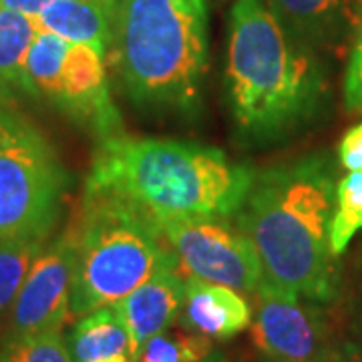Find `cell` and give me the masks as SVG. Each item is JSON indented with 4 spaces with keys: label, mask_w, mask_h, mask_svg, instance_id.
Here are the masks:
<instances>
[{
    "label": "cell",
    "mask_w": 362,
    "mask_h": 362,
    "mask_svg": "<svg viewBox=\"0 0 362 362\" xmlns=\"http://www.w3.org/2000/svg\"><path fill=\"white\" fill-rule=\"evenodd\" d=\"M107 362H135L131 356H119V358H113V361H107Z\"/></svg>",
    "instance_id": "28"
},
{
    "label": "cell",
    "mask_w": 362,
    "mask_h": 362,
    "mask_svg": "<svg viewBox=\"0 0 362 362\" xmlns=\"http://www.w3.org/2000/svg\"><path fill=\"white\" fill-rule=\"evenodd\" d=\"M39 33L35 18L11 8L0 11V90L11 97V89L28 93L26 54Z\"/></svg>",
    "instance_id": "16"
},
{
    "label": "cell",
    "mask_w": 362,
    "mask_h": 362,
    "mask_svg": "<svg viewBox=\"0 0 362 362\" xmlns=\"http://www.w3.org/2000/svg\"><path fill=\"white\" fill-rule=\"evenodd\" d=\"M8 99H11V97H8L4 90H0V105H6L8 103Z\"/></svg>",
    "instance_id": "27"
},
{
    "label": "cell",
    "mask_w": 362,
    "mask_h": 362,
    "mask_svg": "<svg viewBox=\"0 0 362 362\" xmlns=\"http://www.w3.org/2000/svg\"><path fill=\"white\" fill-rule=\"evenodd\" d=\"M362 230V173L350 171L338 181L334 214L330 221V250L334 256L344 254L352 238Z\"/></svg>",
    "instance_id": "19"
},
{
    "label": "cell",
    "mask_w": 362,
    "mask_h": 362,
    "mask_svg": "<svg viewBox=\"0 0 362 362\" xmlns=\"http://www.w3.org/2000/svg\"><path fill=\"white\" fill-rule=\"evenodd\" d=\"M340 163L349 171H358L362 173V123L350 127L338 147Z\"/></svg>",
    "instance_id": "23"
},
{
    "label": "cell",
    "mask_w": 362,
    "mask_h": 362,
    "mask_svg": "<svg viewBox=\"0 0 362 362\" xmlns=\"http://www.w3.org/2000/svg\"><path fill=\"white\" fill-rule=\"evenodd\" d=\"M40 30L52 33L66 42L90 45L107 54L109 18L105 2L87 0H52L35 18Z\"/></svg>",
    "instance_id": "15"
},
{
    "label": "cell",
    "mask_w": 362,
    "mask_h": 362,
    "mask_svg": "<svg viewBox=\"0 0 362 362\" xmlns=\"http://www.w3.org/2000/svg\"><path fill=\"white\" fill-rule=\"evenodd\" d=\"M66 49H69V42L65 39L39 28L37 37L30 45V51L26 54L25 75L28 95L45 97L52 101L59 87Z\"/></svg>",
    "instance_id": "17"
},
{
    "label": "cell",
    "mask_w": 362,
    "mask_h": 362,
    "mask_svg": "<svg viewBox=\"0 0 362 362\" xmlns=\"http://www.w3.org/2000/svg\"><path fill=\"white\" fill-rule=\"evenodd\" d=\"M73 362H107L119 356L135 358L131 337L113 306H105L78 318L69 334Z\"/></svg>",
    "instance_id": "14"
},
{
    "label": "cell",
    "mask_w": 362,
    "mask_h": 362,
    "mask_svg": "<svg viewBox=\"0 0 362 362\" xmlns=\"http://www.w3.org/2000/svg\"><path fill=\"white\" fill-rule=\"evenodd\" d=\"M268 8L300 42H337L354 18V0H266Z\"/></svg>",
    "instance_id": "13"
},
{
    "label": "cell",
    "mask_w": 362,
    "mask_h": 362,
    "mask_svg": "<svg viewBox=\"0 0 362 362\" xmlns=\"http://www.w3.org/2000/svg\"><path fill=\"white\" fill-rule=\"evenodd\" d=\"M75 256L77 250L71 233L61 235L40 252L11 310L6 338L63 330L71 316Z\"/></svg>",
    "instance_id": "8"
},
{
    "label": "cell",
    "mask_w": 362,
    "mask_h": 362,
    "mask_svg": "<svg viewBox=\"0 0 362 362\" xmlns=\"http://www.w3.org/2000/svg\"><path fill=\"white\" fill-rule=\"evenodd\" d=\"M51 2L52 0H2V6L26 14L30 18H37L42 13V8H47Z\"/></svg>",
    "instance_id": "24"
},
{
    "label": "cell",
    "mask_w": 362,
    "mask_h": 362,
    "mask_svg": "<svg viewBox=\"0 0 362 362\" xmlns=\"http://www.w3.org/2000/svg\"><path fill=\"white\" fill-rule=\"evenodd\" d=\"M107 54L133 103L189 111L207 63V0H103Z\"/></svg>",
    "instance_id": "3"
},
{
    "label": "cell",
    "mask_w": 362,
    "mask_h": 362,
    "mask_svg": "<svg viewBox=\"0 0 362 362\" xmlns=\"http://www.w3.org/2000/svg\"><path fill=\"white\" fill-rule=\"evenodd\" d=\"M183 290V272L175 254L169 250L156 272L139 288L113 304L121 322L129 332L135 358L149 338L165 332L173 320L180 318Z\"/></svg>",
    "instance_id": "11"
},
{
    "label": "cell",
    "mask_w": 362,
    "mask_h": 362,
    "mask_svg": "<svg viewBox=\"0 0 362 362\" xmlns=\"http://www.w3.org/2000/svg\"><path fill=\"white\" fill-rule=\"evenodd\" d=\"M0 362H73L61 332L6 338Z\"/></svg>",
    "instance_id": "21"
},
{
    "label": "cell",
    "mask_w": 362,
    "mask_h": 362,
    "mask_svg": "<svg viewBox=\"0 0 362 362\" xmlns=\"http://www.w3.org/2000/svg\"><path fill=\"white\" fill-rule=\"evenodd\" d=\"M69 175L33 123L0 105V242H45L59 221Z\"/></svg>",
    "instance_id": "6"
},
{
    "label": "cell",
    "mask_w": 362,
    "mask_h": 362,
    "mask_svg": "<svg viewBox=\"0 0 362 362\" xmlns=\"http://www.w3.org/2000/svg\"><path fill=\"white\" fill-rule=\"evenodd\" d=\"M2 8H4V6H2V0H0V11H2Z\"/></svg>",
    "instance_id": "30"
},
{
    "label": "cell",
    "mask_w": 362,
    "mask_h": 362,
    "mask_svg": "<svg viewBox=\"0 0 362 362\" xmlns=\"http://www.w3.org/2000/svg\"><path fill=\"white\" fill-rule=\"evenodd\" d=\"M228 90L235 123L274 137L310 115L322 73L308 45L274 16L266 0H235L230 13Z\"/></svg>",
    "instance_id": "4"
},
{
    "label": "cell",
    "mask_w": 362,
    "mask_h": 362,
    "mask_svg": "<svg viewBox=\"0 0 362 362\" xmlns=\"http://www.w3.org/2000/svg\"><path fill=\"white\" fill-rule=\"evenodd\" d=\"M346 362H362V354L361 352H352Z\"/></svg>",
    "instance_id": "26"
},
{
    "label": "cell",
    "mask_w": 362,
    "mask_h": 362,
    "mask_svg": "<svg viewBox=\"0 0 362 362\" xmlns=\"http://www.w3.org/2000/svg\"><path fill=\"white\" fill-rule=\"evenodd\" d=\"M87 2H103V0H87Z\"/></svg>",
    "instance_id": "29"
},
{
    "label": "cell",
    "mask_w": 362,
    "mask_h": 362,
    "mask_svg": "<svg viewBox=\"0 0 362 362\" xmlns=\"http://www.w3.org/2000/svg\"><path fill=\"white\" fill-rule=\"evenodd\" d=\"M199 362H232L223 352H220V350H211L209 354H207L206 358L204 361H199Z\"/></svg>",
    "instance_id": "25"
},
{
    "label": "cell",
    "mask_w": 362,
    "mask_h": 362,
    "mask_svg": "<svg viewBox=\"0 0 362 362\" xmlns=\"http://www.w3.org/2000/svg\"><path fill=\"white\" fill-rule=\"evenodd\" d=\"M42 250L45 242L39 240L0 242V322L11 316L26 276Z\"/></svg>",
    "instance_id": "18"
},
{
    "label": "cell",
    "mask_w": 362,
    "mask_h": 362,
    "mask_svg": "<svg viewBox=\"0 0 362 362\" xmlns=\"http://www.w3.org/2000/svg\"><path fill=\"white\" fill-rule=\"evenodd\" d=\"M52 103L89 125L101 139L123 133L121 115L109 95L105 54L90 45L69 42Z\"/></svg>",
    "instance_id": "10"
},
{
    "label": "cell",
    "mask_w": 362,
    "mask_h": 362,
    "mask_svg": "<svg viewBox=\"0 0 362 362\" xmlns=\"http://www.w3.org/2000/svg\"><path fill=\"white\" fill-rule=\"evenodd\" d=\"M334 199L337 185L318 159L254 173L233 218L258 254L264 286L308 300L334 296Z\"/></svg>",
    "instance_id": "1"
},
{
    "label": "cell",
    "mask_w": 362,
    "mask_h": 362,
    "mask_svg": "<svg viewBox=\"0 0 362 362\" xmlns=\"http://www.w3.org/2000/svg\"><path fill=\"white\" fill-rule=\"evenodd\" d=\"M252 180V169L216 147L119 133L101 139L85 189L123 197L156 221L230 218Z\"/></svg>",
    "instance_id": "2"
},
{
    "label": "cell",
    "mask_w": 362,
    "mask_h": 362,
    "mask_svg": "<svg viewBox=\"0 0 362 362\" xmlns=\"http://www.w3.org/2000/svg\"><path fill=\"white\" fill-rule=\"evenodd\" d=\"M156 223L183 274L250 296L264 284L256 250L228 218H173Z\"/></svg>",
    "instance_id": "7"
},
{
    "label": "cell",
    "mask_w": 362,
    "mask_h": 362,
    "mask_svg": "<svg viewBox=\"0 0 362 362\" xmlns=\"http://www.w3.org/2000/svg\"><path fill=\"white\" fill-rule=\"evenodd\" d=\"M344 99H346V107L352 113L362 115V11L356 40H354V47L350 52L349 69H346V77H344Z\"/></svg>",
    "instance_id": "22"
},
{
    "label": "cell",
    "mask_w": 362,
    "mask_h": 362,
    "mask_svg": "<svg viewBox=\"0 0 362 362\" xmlns=\"http://www.w3.org/2000/svg\"><path fill=\"white\" fill-rule=\"evenodd\" d=\"M181 324L211 340H228L252 324L247 300L232 288L183 274Z\"/></svg>",
    "instance_id": "12"
},
{
    "label": "cell",
    "mask_w": 362,
    "mask_h": 362,
    "mask_svg": "<svg viewBox=\"0 0 362 362\" xmlns=\"http://www.w3.org/2000/svg\"><path fill=\"white\" fill-rule=\"evenodd\" d=\"M252 340L270 362H332L318 312L262 284L254 294Z\"/></svg>",
    "instance_id": "9"
},
{
    "label": "cell",
    "mask_w": 362,
    "mask_h": 362,
    "mask_svg": "<svg viewBox=\"0 0 362 362\" xmlns=\"http://www.w3.org/2000/svg\"><path fill=\"white\" fill-rule=\"evenodd\" d=\"M75 240L71 316L113 306L156 272L168 254L156 220L131 202L85 189Z\"/></svg>",
    "instance_id": "5"
},
{
    "label": "cell",
    "mask_w": 362,
    "mask_h": 362,
    "mask_svg": "<svg viewBox=\"0 0 362 362\" xmlns=\"http://www.w3.org/2000/svg\"><path fill=\"white\" fill-rule=\"evenodd\" d=\"M214 350L211 338L192 330H165L149 338L137 362H199Z\"/></svg>",
    "instance_id": "20"
},
{
    "label": "cell",
    "mask_w": 362,
    "mask_h": 362,
    "mask_svg": "<svg viewBox=\"0 0 362 362\" xmlns=\"http://www.w3.org/2000/svg\"><path fill=\"white\" fill-rule=\"evenodd\" d=\"M262 362H270V361H268V358H264V361H262Z\"/></svg>",
    "instance_id": "31"
}]
</instances>
